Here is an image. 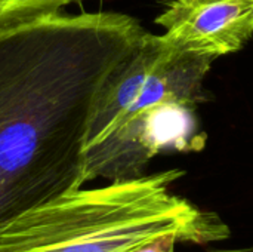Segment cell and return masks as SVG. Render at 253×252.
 I'll return each mask as SVG.
<instances>
[{
    "label": "cell",
    "mask_w": 253,
    "mask_h": 252,
    "mask_svg": "<svg viewBox=\"0 0 253 252\" xmlns=\"http://www.w3.org/2000/svg\"><path fill=\"white\" fill-rule=\"evenodd\" d=\"M212 62L213 58L209 56L170 49L129 101L114 110L93 114L84 154L113 138L138 114L156 105L179 102L197 107L205 101L203 80Z\"/></svg>",
    "instance_id": "4"
},
{
    "label": "cell",
    "mask_w": 253,
    "mask_h": 252,
    "mask_svg": "<svg viewBox=\"0 0 253 252\" xmlns=\"http://www.w3.org/2000/svg\"><path fill=\"white\" fill-rule=\"evenodd\" d=\"M30 208L31 206L18 196L6 193L0 189V226Z\"/></svg>",
    "instance_id": "6"
},
{
    "label": "cell",
    "mask_w": 253,
    "mask_h": 252,
    "mask_svg": "<svg viewBox=\"0 0 253 252\" xmlns=\"http://www.w3.org/2000/svg\"><path fill=\"white\" fill-rule=\"evenodd\" d=\"M184 174L169 169L56 196L1 224L0 252H129L166 233L193 245L228 239L216 212L172 192Z\"/></svg>",
    "instance_id": "2"
},
{
    "label": "cell",
    "mask_w": 253,
    "mask_h": 252,
    "mask_svg": "<svg viewBox=\"0 0 253 252\" xmlns=\"http://www.w3.org/2000/svg\"><path fill=\"white\" fill-rule=\"evenodd\" d=\"M178 242H181V239L176 235L166 233L130 250L129 252H175V247Z\"/></svg>",
    "instance_id": "7"
},
{
    "label": "cell",
    "mask_w": 253,
    "mask_h": 252,
    "mask_svg": "<svg viewBox=\"0 0 253 252\" xmlns=\"http://www.w3.org/2000/svg\"><path fill=\"white\" fill-rule=\"evenodd\" d=\"M147 31L119 12L0 24V189L31 208L84 186L99 97Z\"/></svg>",
    "instance_id": "1"
},
{
    "label": "cell",
    "mask_w": 253,
    "mask_h": 252,
    "mask_svg": "<svg viewBox=\"0 0 253 252\" xmlns=\"http://www.w3.org/2000/svg\"><path fill=\"white\" fill-rule=\"evenodd\" d=\"M82 0H0V24L58 13Z\"/></svg>",
    "instance_id": "5"
},
{
    "label": "cell",
    "mask_w": 253,
    "mask_h": 252,
    "mask_svg": "<svg viewBox=\"0 0 253 252\" xmlns=\"http://www.w3.org/2000/svg\"><path fill=\"white\" fill-rule=\"evenodd\" d=\"M156 22L176 52L216 59L253 37V0H169Z\"/></svg>",
    "instance_id": "3"
}]
</instances>
